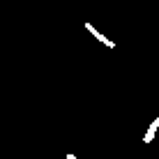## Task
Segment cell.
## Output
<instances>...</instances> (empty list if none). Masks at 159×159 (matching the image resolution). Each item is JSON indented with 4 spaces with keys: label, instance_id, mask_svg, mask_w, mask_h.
<instances>
[{
    "label": "cell",
    "instance_id": "obj_3",
    "mask_svg": "<svg viewBox=\"0 0 159 159\" xmlns=\"http://www.w3.org/2000/svg\"><path fill=\"white\" fill-rule=\"evenodd\" d=\"M150 129H159V116H157V118L150 122Z\"/></svg>",
    "mask_w": 159,
    "mask_h": 159
},
{
    "label": "cell",
    "instance_id": "obj_4",
    "mask_svg": "<svg viewBox=\"0 0 159 159\" xmlns=\"http://www.w3.org/2000/svg\"><path fill=\"white\" fill-rule=\"evenodd\" d=\"M65 159H79V157H76V155H72V152H67V157H65Z\"/></svg>",
    "mask_w": 159,
    "mask_h": 159
},
{
    "label": "cell",
    "instance_id": "obj_1",
    "mask_svg": "<svg viewBox=\"0 0 159 159\" xmlns=\"http://www.w3.org/2000/svg\"><path fill=\"white\" fill-rule=\"evenodd\" d=\"M83 25H85V30H88V32H90V35H92V37H95V39H97V42H102V44H104V46H108V48H116V42H111V39H106V35H104V32H99V30H97V28H95V25H92V23H88V21H85V23H83Z\"/></svg>",
    "mask_w": 159,
    "mask_h": 159
},
{
    "label": "cell",
    "instance_id": "obj_2",
    "mask_svg": "<svg viewBox=\"0 0 159 159\" xmlns=\"http://www.w3.org/2000/svg\"><path fill=\"white\" fill-rule=\"evenodd\" d=\"M155 136H157V131L155 129H150L148 127V131L143 134V143H152V141H155Z\"/></svg>",
    "mask_w": 159,
    "mask_h": 159
}]
</instances>
